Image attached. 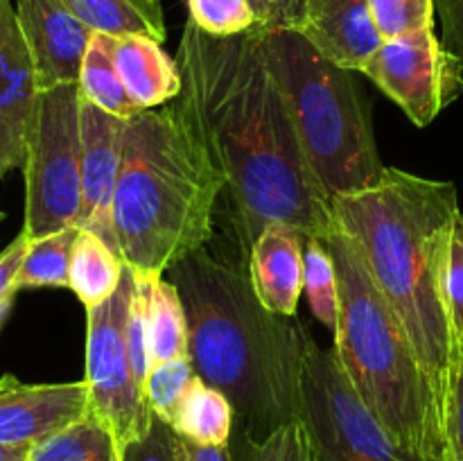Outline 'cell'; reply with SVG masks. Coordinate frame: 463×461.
I'll return each mask as SVG.
<instances>
[{"label": "cell", "instance_id": "1", "mask_svg": "<svg viewBox=\"0 0 463 461\" xmlns=\"http://www.w3.org/2000/svg\"><path fill=\"white\" fill-rule=\"evenodd\" d=\"M262 34L220 39L188 21L176 52L179 102L224 176L244 260L269 221L307 238H326L337 226L267 66Z\"/></svg>", "mask_w": 463, "mask_h": 461}, {"label": "cell", "instance_id": "2", "mask_svg": "<svg viewBox=\"0 0 463 461\" xmlns=\"http://www.w3.org/2000/svg\"><path fill=\"white\" fill-rule=\"evenodd\" d=\"M459 212L455 183L398 167H387L371 188L333 199L335 224L355 242L405 325L446 416L461 360L446 303V262Z\"/></svg>", "mask_w": 463, "mask_h": 461}, {"label": "cell", "instance_id": "3", "mask_svg": "<svg viewBox=\"0 0 463 461\" xmlns=\"http://www.w3.org/2000/svg\"><path fill=\"white\" fill-rule=\"evenodd\" d=\"M188 316L194 373L231 400L244 438H265L301 420L303 328L267 310L247 269L206 249L172 269Z\"/></svg>", "mask_w": 463, "mask_h": 461}, {"label": "cell", "instance_id": "4", "mask_svg": "<svg viewBox=\"0 0 463 461\" xmlns=\"http://www.w3.org/2000/svg\"><path fill=\"white\" fill-rule=\"evenodd\" d=\"M224 188L179 98L129 118L113 197V230L125 265L167 274L203 249Z\"/></svg>", "mask_w": 463, "mask_h": 461}, {"label": "cell", "instance_id": "5", "mask_svg": "<svg viewBox=\"0 0 463 461\" xmlns=\"http://www.w3.org/2000/svg\"><path fill=\"white\" fill-rule=\"evenodd\" d=\"M339 283L335 353L362 400L414 461H446L448 416L420 366L405 325L339 226L324 238Z\"/></svg>", "mask_w": 463, "mask_h": 461}, {"label": "cell", "instance_id": "6", "mask_svg": "<svg viewBox=\"0 0 463 461\" xmlns=\"http://www.w3.org/2000/svg\"><path fill=\"white\" fill-rule=\"evenodd\" d=\"M262 52L330 202L378 183L387 165L353 71L326 59L298 30H265Z\"/></svg>", "mask_w": 463, "mask_h": 461}, {"label": "cell", "instance_id": "7", "mask_svg": "<svg viewBox=\"0 0 463 461\" xmlns=\"http://www.w3.org/2000/svg\"><path fill=\"white\" fill-rule=\"evenodd\" d=\"M77 84L41 90L27 134L25 221L30 240L80 226L81 134Z\"/></svg>", "mask_w": 463, "mask_h": 461}, {"label": "cell", "instance_id": "8", "mask_svg": "<svg viewBox=\"0 0 463 461\" xmlns=\"http://www.w3.org/2000/svg\"><path fill=\"white\" fill-rule=\"evenodd\" d=\"M301 423L312 461H414L348 380L335 348L303 333Z\"/></svg>", "mask_w": 463, "mask_h": 461}, {"label": "cell", "instance_id": "9", "mask_svg": "<svg viewBox=\"0 0 463 461\" xmlns=\"http://www.w3.org/2000/svg\"><path fill=\"white\" fill-rule=\"evenodd\" d=\"M134 287V269L125 265L116 294L86 310L84 380L90 393V414L111 429L120 447L143 437L156 416L136 378L127 348V315Z\"/></svg>", "mask_w": 463, "mask_h": 461}, {"label": "cell", "instance_id": "10", "mask_svg": "<svg viewBox=\"0 0 463 461\" xmlns=\"http://www.w3.org/2000/svg\"><path fill=\"white\" fill-rule=\"evenodd\" d=\"M362 72L416 127L432 125L463 93L461 57L437 39L434 27L383 41Z\"/></svg>", "mask_w": 463, "mask_h": 461}, {"label": "cell", "instance_id": "11", "mask_svg": "<svg viewBox=\"0 0 463 461\" xmlns=\"http://www.w3.org/2000/svg\"><path fill=\"white\" fill-rule=\"evenodd\" d=\"M81 98V95H80ZM125 118L111 116L80 99L81 134V217L80 229L93 230L118 251L113 230V197L125 149Z\"/></svg>", "mask_w": 463, "mask_h": 461}, {"label": "cell", "instance_id": "12", "mask_svg": "<svg viewBox=\"0 0 463 461\" xmlns=\"http://www.w3.org/2000/svg\"><path fill=\"white\" fill-rule=\"evenodd\" d=\"M39 90L77 84L95 32L63 0H16Z\"/></svg>", "mask_w": 463, "mask_h": 461}, {"label": "cell", "instance_id": "13", "mask_svg": "<svg viewBox=\"0 0 463 461\" xmlns=\"http://www.w3.org/2000/svg\"><path fill=\"white\" fill-rule=\"evenodd\" d=\"M39 93L16 5L0 0V181L7 172L23 170Z\"/></svg>", "mask_w": 463, "mask_h": 461}, {"label": "cell", "instance_id": "14", "mask_svg": "<svg viewBox=\"0 0 463 461\" xmlns=\"http://www.w3.org/2000/svg\"><path fill=\"white\" fill-rule=\"evenodd\" d=\"M89 411L86 380L25 384L7 373L0 378V446H36Z\"/></svg>", "mask_w": 463, "mask_h": 461}, {"label": "cell", "instance_id": "15", "mask_svg": "<svg viewBox=\"0 0 463 461\" xmlns=\"http://www.w3.org/2000/svg\"><path fill=\"white\" fill-rule=\"evenodd\" d=\"M298 32L326 59L353 72L364 71L384 41L369 0H312Z\"/></svg>", "mask_w": 463, "mask_h": 461}, {"label": "cell", "instance_id": "16", "mask_svg": "<svg viewBox=\"0 0 463 461\" xmlns=\"http://www.w3.org/2000/svg\"><path fill=\"white\" fill-rule=\"evenodd\" d=\"M306 240L301 230L285 221H269L253 242L247 256L251 287L269 312L292 319L303 292V251Z\"/></svg>", "mask_w": 463, "mask_h": 461}, {"label": "cell", "instance_id": "17", "mask_svg": "<svg viewBox=\"0 0 463 461\" xmlns=\"http://www.w3.org/2000/svg\"><path fill=\"white\" fill-rule=\"evenodd\" d=\"M107 43L118 75L138 111L165 107L179 98L184 77L176 59H172L158 41L140 34H107Z\"/></svg>", "mask_w": 463, "mask_h": 461}, {"label": "cell", "instance_id": "18", "mask_svg": "<svg viewBox=\"0 0 463 461\" xmlns=\"http://www.w3.org/2000/svg\"><path fill=\"white\" fill-rule=\"evenodd\" d=\"M134 274L147 306L152 364L188 357V316L176 285L172 280H163V274Z\"/></svg>", "mask_w": 463, "mask_h": 461}, {"label": "cell", "instance_id": "19", "mask_svg": "<svg viewBox=\"0 0 463 461\" xmlns=\"http://www.w3.org/2000/svg\"><path fill=\"white\" fill-rule=\"evenodd\" d=\"M235 409L220 389L194 375L172 419V429L197 446L229 447Z\"/></svg>", "mask_w": 463, "mask_h": 461}, {"label": "cell", "instance_id": "20", "mask_svg": "<svg viewBox=\"0 0 463 461\" xmlns=\"http://www.w3.org/2000/svg\"><path fill=\"white\" fill-rule=\"evenodd\" d=\"M93 32L109 36L140 34L163 43V0H63Z\"/></svg>", "mask_w": 463, "mask_h": 461}, {"label": "cell", "instance_id": "21", "mask_svg": "<svg viewBox=\"0 0 463 461\" xmlns=\"http://www.w3.org/2000/svg\"><path fill=\"white\" fill-rule=\"evenodd\" d=\"M125 260L93 230L80 229L71 258V287L84 307L99 306L120 287Z\"/></svg>", "mask_w": 463, "mask_h": 461}, {"label": "cell", "instance_id": "22", "mask_svg": "<svg viewBox=\"0 0 463 461\" xmlns=\"http://www.w3.org/2000/svg\"><path fill=\"white\" fill-rule=\"evenodd\" d=\"M30 461H120V446L111 429L89 411L32 446Z\"/></svg>", "mask_w": 463, "mask_h": 461}, {"label": "cell", "instance_id": "23", "mask_svg": "<svg viewBox=\"0 0 463 461\" xmlns=\"http://www.w3.org/2000/svg\"><path fill=\"white\" fill-rule=\"evenodd\" d=\"M77 89H80V95L86 102L95 104V107L111 113V116L129 120L136 113H140L138 107L131 102L120 75H118L116 63H113L111 52H109L107 34L95 32L93 39H90L84 63H81Z\"/></svg>", "mask_w": 463, "mask_h": 461}, {"label": "cell", "instance_id": "24", "mask_svg": "<svg viewBox=\"0 0 463 461\" xmlns=\"http://www.w3.org/2000/svg\"><path fill=\"white\" fill-rule=\"evenodd\" d=\"M77 235H80V226H71V229L30 240L25 260L18 271L16 287H71V258Z\"/></svg>", "mask_w": 463, "mask_h": 461}, {"label": "cell", "instance_id": "25", "mask_svg": "<svg viewBox=\"0 0 463 461\" xmlns=\"http://www.w3.org/2000/svg\"><path fill=\"white\" fill-rule=\"evenodd\" d=\"M303 289L310 301L312 315L330 334L339 330V283L335 271L333 256L326 247L324 238H307L303 251Z\"/></svg>", "mask_w": 463, "mask_h": 461}, {"label": "cell", "instance_id": "26", "mask_svg": "<svg viewBox=\"0 0 463 461\" xmlns=\"http://www.w3.org/2000/svg\"><path fill=\"white\" fill-rule=\"evenodd\" d=\"M188 21L211 36L247 34L253 30H265L258 16L253 0H185Z\"/></svg>", "mask_w": 463, "mask_h": 461}, {"label": "cell", "instance_id": "27", "mask_svg": "<svg viewBox=\"0 0 463 461\" xmlns=\"http://www.w3.org/2000/svg\"><path fill=\"white\" fill-rule=\"evenodd\" d=\"M194 366L190 357H179V360L158 362L149 366V373L145 378V396H147L149 407L158 419L172 423L184 393L188 391L190 382L194 378Z\"/></svg>", "mask_w": 463, "mask_h": 461}, {"label": "cell", "instance_id": "28", "mask_svg": "<svg viewBox=\"0 0 463 461\" xmlns=\"http://www.w3.org/2000/svg\"><path fill=\"white\" fill-rule=\"evenodd\" d=\"M371 14L383 39L410 34L434 27V0H369Z\"/></svg>", "mask_w": 463, "mask_h": 461}, {"label": "cell", "instance_id": "29", "mask_svg": "<svg viewBox=\"0 0 463 461\" xmlns=\"http://www.w3.org/2000/svg\"><path fill=\"white\" fill-rule=\"evenodd\" d=\"M240 461H312L306 428L301 420H294L265 438L242 437Z\"/></svg>", "mask_w": 463, "mask_h": 461}, {"label": "cell", "instance_id": "30", "mask_svg": "<svg viewBox=\"0 0 463 461\" xmlns=\"http://www.w3.org/2000/svg\"><path fill=\"white\" fill-rule=\"evenodd\" d=\"M446 303L457 348L463 357V212L455 220L446 262Z\"/></svg>", "mask_w": 463, "mask_h": 461}, {"label": "cell", "instance_id": "31", "mask_svg": "<svg viewBox=\"0 0 463 461\" xmlns=\"http://www.w3.org/2000/svg\"><path fill=\"white\" fill-rule=\"evenodd\" d=\"M120 461H184L179 434L172 429L170 423L154 416L143 437L120 447Z\"/></svg>", "mask_w": 463, "mask_h": 461}, {"label": "cell", "instance_id": "32", "mask_svg": "<svg viewBox=\"0 0 463 461\" xmlns=\"http://www.w3.org/2000/svg\"><path fill=\"white\" fill-rule=\"evenodd\" d=\"M136 280V274H134ZM127 348H129L131 366L136 371V378L145 387V378L152 366V353H149V328H147V306H145V294L136 280L134 296L129 303V315H127Z\"/></svg>", "mask_w": 463, "mask_h": 461}, {"label": "cell", "instance_id": "33", "mask_svg": "<svg viewBox=\"0 0 463 461\" xmlns=\"http://www.w3.org/2000/svg\"><path fill=\"white\" fill-rule=\"evenodd\" d=\"M448 438L455 459L463 461V357L455 369L450 400H448Z\"/></svg>", "mask_w": 463, "mask_h": 461}, {"label": "cell", "instance_id": "34", "mask_svg": "<svg viewBox=\"0 0 463 461\" xmlns=\"http://www.w3.org/2000/svg\"><path fill=\"white\" fill-rule=\"evenodd\" d=\"M27 247H30V238L25 233H18L12 242L7 244L5 251H0V298L16 294V278L21 271L23 260H25Z\"/></svg>", "mask_w": 463, "mask_h": 461}, {"label": "cell", "instance_id": "35", "mask_svg": "<svg viewBox=\"0 0 463 461\" xmlns=\"http://www.w3.org/2000/svg\"><path fill=\"white\" fill-rule=\"evenodd\" d=\"M312 0H267L269 23L267 30H298Z\"/></svg>", "mask_w": 463, "mask_h": 461}, {"label": "cell", "instance_id": "36", "mask_svg": "<svg viewBox=\"0 0 463 461\" xmlns=\"http://www.w3.org/2000/svg\"><path fill=\"white\" fill-rule=\"evenodd\" d=\"M437 7H441L443 21H446L448 39L455 41L457 50L455 54H459L463 61V9L461 0H434Z\"/></svg>", "mask_w": 463, "mask_h": 461}, {"label": "cell", "instance_id": "37", "mask_svg": "<svg viewBox=\"0 0 463 461\" xmlns=\"http://www.w3.org/2000/svg\"><path fill=\"white\" fill-rule=\"evenodd\" d=\"M179 446H181V459L184 461H233L229 447L197 446V443L181 437H179Z\"/></svg>", "mask_w": 463, "mask_h": 461}, {"label": "cell", "instance_id": "38", "mask_svg": "<svg viewBox=\"0 0 463 461\" xmlns=\"http://www.w3.org/2000/svg\"><path fill=\"white\" fill-rule=\"evenodd\" d=\"M32 446H0V461H30Z\"/></svg>", "mask_w": 463, "mask_h": 461}, {"label": "cell", "instance_id": "39", "mask_svg": "<svg viewBox=\"0 0 463 461\" xmlns=\"http://www.w3.org/2000/svg\"><path fill=\"white\" fill-rule=\"evenodd\" d=\"M14 298H16V294H9V296L0 298V328H3V324L7 321V316H9V312H12Z\"/></svg>", "mask_w": 463, "mask_h": 461}, {"label": "cell", "instance_id": "40", "mask_svg": "<svg viewBox=\"0 0 463 461\" xmlns=\"http://www.w3.org/2000/svg\"><path fill=\"white\" fill-rule=\"evenodd\" d=\"M253 7H256L258 16H260L262 27L267 30V23H269V7H267V0H253Z\"/></svg>", "mask_w": 463, "mask_h": 461}, {"label": "cell", "instance_id": "41", "mask_svg": "<svg viewBox=\"0 0 463 461\" xmlns=\"http://www.w3.org/2000/svg\"><path fill=\"white\" fill-rule=\"evenodd\" d=\"M446 461H457V459H455V455H452V450H450V455H448V459H446Z\"/></svg>", "mask_w": 463, "mask_h": 461}, {"label": "cell", "instance_id": "42", "mask_svg": "<svg viewBox=\"0 0 463 461\" xmlns=\"http://www.w3.org/2000/svg\"><path fill=\"white\" fill-rule=\"evenodd\" d=\"M3 217H5V215H3V212H0V221H3Z\"/></svg>", "mask_w": 463, "mask_h": 461}, {"label": "cell", "instance_id": "43", "mask_svg": "<svg viewBox=\"0 0 463 461\" xmlns=\"http://www.w3.org/2000/svg\"><path fill=\"white\" fill-rule=\"evenodd\" d=\"M461 9H463V0H461Z\"/></svg>", "mask_w": 463, "mask_h": 461}]
</instances>
